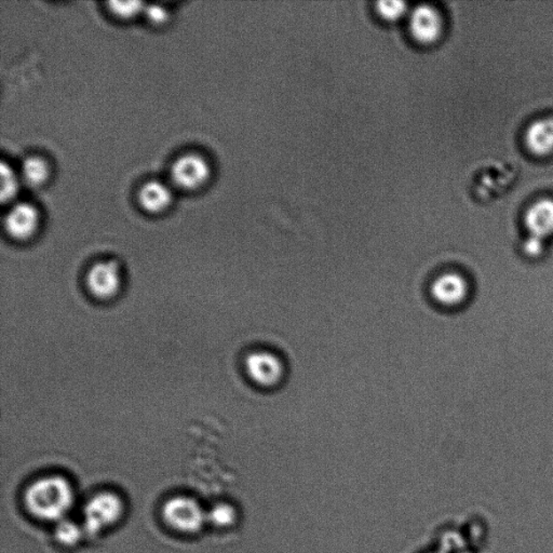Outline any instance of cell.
Here are the masks:
<instances>
[{"mask_svg":"<svg viewBox=\"0 0 553 553\" xmlns=\"http://www.w3.org/2000/svg\"><path fill=\"white\" fill-rule=\"evenodd\" d=\"M0 177H2V200L4 202L16 196L19 184V176L12 167L6 162H2Z\"/></svg>","mask_w":553,"mask_h":553,"instance_id":"obj_17","label":"cell"},{"mask_svg":"<svg viewBox=\"0 0 553 553\" xmlns=\"http://www.w3.org/2000/svg\"><path fill=\"white\" fill-rule=\"evenodd\" d=\"M88 289L97 299L110 300L120 292L121 271L120 265L113 261H101L89 270Z\"/></svg>","mask_w":553,"mask_h":553,"instance_id":"obj_7","label":"cell"},{"mask_svg":"<svg viewBox=\"0 0 553 553\" xmlns=\"http://www.w3.org/2000/svg\"><path fill=\"white\" fill-rule=\"evenodd\" d=\"M407 27L412 41L426 47L440 42L446 23L440 10L432 4L423 3L409 10Z\"/></svg>","mask_w":553,"mask_h":553,"instance_id":"obj_3","label":"cell"},{"mask_svg":"<svg viewBox=\"0 0 553 553\" xmlns=\"http://www.w3.org/2000/svg\"><path fill=\"white\" fill-rule=\"evenodd\" d=\"M147 18L151 19L152 23L161 24L167 19V12L164 7L158 6V4H150L145 8Z\"/></svg>","mask_w":553,"mask_h":553,"instance_id":"obj_20","label":"cell"},{"mask_svg":"<svg viewBox=\"0 0 553 553\" xmlns=\"http://www.w3.org/2000/svg\"><path fill=\"white\" fill-rule=\"evenodd\" d=\"M237 513L233 506L230 503L220 502L206 511L207 522L216 527H229L234 525Z\"/></svg>","mask_w":553,"mask_h":553,"instance_id":"obj_16","label":"cell"},{"mask_svg":"<svg viewBox=\"0 0 553 553\" xmlns=\"http://www.w3.org/2000/svg\"><path fill=\"white\" fill-rule=\"evenodd\" d=\"M49 175V167L46 161L39 157H29L23 162L21 177L27 185L36 187L42 185Z\"/></svg>","mask_w":553,"mask_h":553,"instance_id":"obj_13","label":"cell"},{"mask_svg":"<svg viewBox=\"0 0 553 553\" xmlns=\"http://www.w3.org/2000/svg\"><path fill=\"white\" fill-rule=\"evenodd\" d=\"M39 214L36 207L32 205H16L8 212L4 227L8 234L17 240H27L37 230Z\"/></svg>","mask_w":553,"mask_h":553,"instance_id":"obj_9","label":"cell"},{"mask_svg":"<svg viewBox=\"0 0 553 553\" xmlns=\"http://www.w3.org/2000/svg\"><path fill=\"white\" fill-rule=\"evenodd\" d=\"M111 10L118 17L132 18L143 10L141 2H111Z\"/></svg>","mask_w":553,"mask_h":553,"instance_id":"obj_18","label":"cell"},{"mask_svg":"<svg viewBox=\"0 0 553 553\" xmlns=\"http://www.w3.org/2000/svg\"><path fill=\"white\" fill-rule=\"evenodd\" d=\"M471 294V284L465 276L448 271L433 280L432 296L443 308H457L465 303Z\"/></svg>","mask_w":553,"mask_h":553,"instance_id":"obj_6","label":"cell"},{"mask_svg":"<svg viewBox=\"0 0 553 553\" xmlns=\"http://www.w3.org/2000/svg\"><path fill=\"white\" fill-rule=\"evenodd\" d=\"M162 516L167 526L183 534H197L207 522L206 511L194 498L175 496L166 502Z\"/></svg>","mask_w":553,"mask_h":553,"instance_id":"obj_4","label":"cell"},{"mask_svg":"<svg viewBox=\"0 0 553 553\" xmlns=\"http://www.w3.org/2000/svg\"><path fill=\"white\" fill-rule=\"evenodd\" d=\"M525 223L528 233L546 240L553 236V200L536 201L526 211Z\"/></svg>","mask_w":553,"mask_h":553,"instance_id":"obj_10","label":"cell"},{"mask_svg":"<svg viewBox=\"0 0 553 553\" xmlns=\"http://www.w3.org/2000/svg\"><path fill=\"white\" fill-rule=\"evenodd\" d=\"M546 248L545 240L536 236H528L523 242L522 251L527 258L538 259L544 253Z\"/></svg>","mask_w":553,"mask_h":553,"instance_id":"obj_19","label":"cell"},{"mask_svg":"<svg viewBox=\"0 0 553 553\" xmlns=\"http://www.w3.org/2000/svg\"><path fill=\"white\" fill-rule=\"evenodd\" d=\"M83 533H85V530H83V527L79 526L77 523L63 518V520L58 522L56 540L62 546L73 547L82 541Z\"/></svg>","mask_w":553,"mask_h":553,"instance_id":"obj_15","label":"cell"},{"mask_svg":"<svg viewBox=\"0 0 553 553\" xmlns=\"http://www.w3.org/2000/svg\"><path fill=\"white\" fill-rule=\"evenodd\" d=\"M171 175L177 186L185 190H194L209 179L210 166L204 157L187 154L177 158L172 166Z\"/></svg>","mask_w":553,"mask_h":553,"instance_id":"obj_8","label":"cell"},{"mask_svg":"<svg viewBox=\"0 0 553 553\" xmlns=\"http://www.w3.org/2000/svg\"><path fill=\"white\" fill-rule=\"evenodd\" d=\"M26 507L34 518L42 521H61L72 510L75 493L72 484L61 476L38 479L24 496Z\"/></svg>","mask_w":553,"mask_h":553,"instance_id":"obj_1","label":"cell"},{"mask_svg":"<svg viewBox=\"0 0 553 553\" xmlns=\"http://www.w3.org/2000/svg\"><path fill=\"white\" fill-rule=\"evenodd\" d=\"M172 199L171 191L164 183L150 181L142 186L138 201L151 214H157L166 209Z\"/></svg>","mask_w":553,"mask_h":553,"instance_id":"obj_12","label":"cell"},{"mask_svg":"<svg viewBox=\"0 0 553 553\" xmlns=\"http://www.w3.org/2000/svg\"><path fill=\"white\" fill-rule=\"evenodd\" d=\"M246 373L261 387L273 388L281 383L284 377V364L278 355L259 350L246 357Z\"/></svg>","mask_w":553,"mask_h":553,"instance_id":"obj_5","label":"cell"},{"mask_svg":"<svg viewBox=\"0 0 553 553\" xmlns=\"http://www.w3.org/2000/svg\"><path fill=\"white\" fill-rule=\"evenodd\" d=\"M528 150L537 156L553 152V118H542L532 123L526 133Z\"/></svg>","mask_w":553,"mask_h":553,"instance_id":"obj_11","label":"cell"},{"mask_svg":"<svg viewBox=\"0 0 553 553\" xmlns=\"http://www.w3.org/2000/svg\"><path fill=\"white\" fill-rule=\"evenodd\" d=\"M123 510V502L117 494H97L86 503L83 510V530L91 536L101 534L120 522Z\"/></svg>","mask_w":553,"mask_h":553,"instance_id":"obj_2","label":"cell"},{"mask_svg":"<svg viewBox=\"0 0 553 553\" xmlns=\"http://www.w3.org/2000/svg\"><path fill=\"white\" fill-rule=\"evenodd\" d=\"M375 13L386 23H396L400 19L408 18L409 8L408 3L396 2V0H390V2H378L375 4Z\"/></svg>","mask_w":553,"mask_h":553,"instance_id":"obj_14","label":"cell"}]
</instances>
